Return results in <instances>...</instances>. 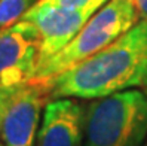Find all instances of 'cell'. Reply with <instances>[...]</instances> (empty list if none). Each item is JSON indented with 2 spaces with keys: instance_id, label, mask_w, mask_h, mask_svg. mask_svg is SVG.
Masks as SVG:
<instances>
[{
  "instance_id": "6",
  "label": "cell",
  "mask_w": 147,
  "mask_h": 146,
  "mask_svg": "<svg viewBox=\"0 0 147 146\" xmlns=\"http://www.w3.org/2000/svg\"><path fill=\"white\" fill-rule=\"evenodd\" d=\"M91 16L92 14L89 12L39 0L21 18L33 22L39 31L40 54L37 67L64 49Z\"/></svg>"
},
{
  "instance_id": "3",
  "label": "cell",
  "mask_w": 147,
  "mask_h": 146,
  "mask_svg": "<svg viewBox=\"0 0 147 146\" xmlns=\"http://www.w3.org/2000/svg\"><path fill=\"white\" fill-rule=\"evenodd\" d=\"M141 20L135 0H109L100 7L74 39L58 54L37 67L34 79L46 81L97 54Z\"/></svg>"
},
{
  "instance_id": "8",
  "label": "cell",
  "mask_w": 147,
  "mask_h": 146,
  "mask_svg": "<svg viewBox=\"0 0 147 146\" xmlns=\"http://www.w3.org/2000/svg\"><path fill=\"white\" fill-rule=\"evenodd\" d=\"M39 0H0V30L18 22Z\"/></svg>"
},
{
  "instance_id": "2",
  "label": "cell",
  "mask_w": 147,
  "mask_h": 146,
  "mask_svg": "<svg viewBox=\"0 0 147 146\" xmlns=\"http://www.w3.org/2000/svg\"><path fill=\"white\" fill-rule=\"evenodd\" d=\"M147 140V96L126 90L94 98L85 109L83 146H143Z\"/></svg>"
},
{
  "instance_id": "11",
  "label": "cell",
  "mask_w": 147,
  "mask_h": 146,
  "mask_svg": "<svg viewBox=\"0 0 147 146\" xmlns=\"http://www.w3.org/2000/svg\"><path fill=\"white\" fill-rule=\"evenodd\" d=\"M141 18H147V0H135Z\"/></svg>"
},
{
  "instance_id": "5",
  "label": "cell",
  "mask_w": 147,
  "mask_h": 146,
  "mask_svg": "<svg viewBox=\"0 0 147 146\" xmlns=\"http://www.w3.org/2000/svg\"><path fill=\"white\" fill-rule=\"evenodd\" d=\"M40 36L36 25L20 20L0 30V82L24 85L34 79L39 64Z\"/></svg>"
},
{
  "instance_id": "1",
  "label": "cell",
  "mask_w": 147,
  "mask_h": 146,
  "mask_svg": "<svg viewBox=\"0 0 147 146\" xmlns=\"http://www.w3.org/2000/svg\"><path fill=\"white\" fill-rule=\"evenodd\" d=\"M52 98L94 100L147 85V18L104 49L46 79Z\"/></svg>"
},
{
  "instance_id": "4",
  "label": "cell",
  "mask_w": 147,
  "mask_h": 146,
  "mask_svg": "<svg viewBox=\"0 0 147 146\" xmlns=\"http://www.w3.org/2000/svg\"><path fill=\"white\" fill-rule=\"evenodd\" d=\"M51 101L48 81L33 79L16 91L3 116L0 140L5 146H36L40 118Z\"/></svg>"
},
{
  "instance_id": "12",
  "label": "cell",
  "mask_w": 147,
  "mask_h": 146,
  "mask_svg": "<svg viewBox=\"0 0 147 146\" xmlns=\"http://www.w3.org/2000/svg\"><path fill=\"white\" fill-rule=\"evenodd\" d=\"M141 90L144 91V94H146V96H147V85H146V87H144V88H141Z\"/></svg>"
},
{
  "instance_id": "10",
  "label": "cell",
  "mask_w": 147,
  "mask_h": 146,
  "mask_svg": "<svg viewBox=\"0 0 147 146\" xmlns=\"http://www.w3.org/2000/svg\"><path fill=\"white\" fill-rule=\"evenodd\" d=\"M22 85H6L3 82H0V127H2V121L3 116L6 113V109L9 106V103L12 100V97L16 94Z\"/></svg>"
},
{
  "instance_id": "13",
  "label": "cell",
  "mask_w": 147,
  "mask_h": 146,
  "mask_svg": "<svg viewBox=\"0 0 147 146\" xmlns=\"http://www.w3.org/2000/svg\"><path fill=\"white\" fill-rule=\"evenodd\" d=\"M0 146H5V145H3V142H2V140H0Z\"/></svg>"
},
{
  "instance_id": "14",
  "label": "cell",
  "mask_w": 147,
  "mask_h": 146,
  "mask_svg": "<svg viewBox=\"0 0 147 146\" xmlns=\"http://www.w3.org/2000/svg\"><path fill=\"white\" fill-rule=\"evenodd\" d=\"M143 146H147V140H146V143H144V145H143Z\"/></svg>"
},
{
  "instance_id": "9",
  "label": "cell",
  "mask_w": 147,
  "mask_h": 146,
  "mask_svg": "<svg viewBox=\"0 0 147 146\" xmlns=\"http://www.w3.org/2000/svg\"><path fill=\"white\" fill-rule=\"evenodd\" d=\"M46 2L55 3L64 7H70V9H77V11H85L89 14H95L100 7L104 6L109 0H46Z\"/></svg>"
},
{
  "instance_id": "7",
  "label": "cell",
  "mask_w": 147,
  "mask_h": 146,
  "mask_svg": "<svg viewBox=\"0 0 147 146\" xmlns=\"http://www.w3.org/2000/svg\"><path fill=\"white\" fill-rule=\"evenodd\" d=\"M85 107L76 98H52L43 110L36 146H83Z\"/></svg>"
}]
</instances>
